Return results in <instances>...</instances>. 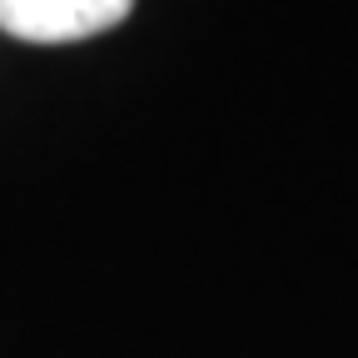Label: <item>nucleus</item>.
<instances>
[{
  "mask_svg": "<svg viewBox=\"0 0 358 358\" xmlns=\"http://www.w3.org/2000/svg\"><path fill=\"white\" fill-rule=\"evenodd\" d=\"M134 0H0V30L35 45H65L115 30Z\"/></svg>",
  "mask_w": 358,
  "mask_h": 358,
  "instance_id": "nucleus-1",
  "label": "nucleus"
}]
</instances>
